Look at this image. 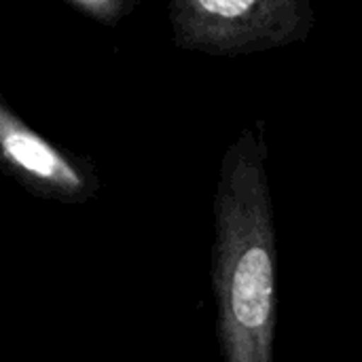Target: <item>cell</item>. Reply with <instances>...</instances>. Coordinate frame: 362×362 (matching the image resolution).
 Wrapping results in <instances>:
<instances>
[{
    "label": "cell",
    "mask_w": 362,
    "mask_h": 362,
    "mask_svg": "<svg viewBox=\"0 0 362 362\" xmlns=\"http://www.w3.org/2000/svg\"><path fill=\"white\" fill-rule=\"evenodd\" d=\"M0 172L38 199L85 204L100 178L91 159L74 155L36 132L0 95Z\"/></svg>",
    "instance_id": "3"
},
{
    "label": "cell",
    "mask_w": 362,
    "mask_h": 362,
    "mask_svg": "<svg viewBox=\"0 0 362 362\" xmlns=\"http://www.w3.org/2000/svg\"><path fill=\"white\" fill-rule=\"evenodd\" d=\"M263 123L225 151L214 195L212 288L225 362H274L276 227Z\"/></svg>",
    "instance_id": "1"
},
{
    "label": "cell",
    "mask_w": 362,
    "mask_h": 362,
    "mask_svg": "<svg viewBox=\"0 0 362 362\" xmlns=\"http://www.w3.org/2000/svg\"><path fill=\"white\" fill-rule=\"evenodd\" d=\"M174 42L208 55H246L305 40L316 23L308 0H174Z\"/></svg>",
    "instance_id": "2"
},
{
    "label": "cell",
    "mask_w": 362,
    "mask_h": 362,
    "mask_svg": "<svg viewBox=\"0 0 362 362\" xmlns=\"http://www.w3.org/2000/svg\"><path fill=\"white\" fill-rule=\"evenodd\" d=\"M66 4L102 25H117L136 8L138 0H66Z\"/></svg>",
    "instance_id": "4"
}]
</instances>
